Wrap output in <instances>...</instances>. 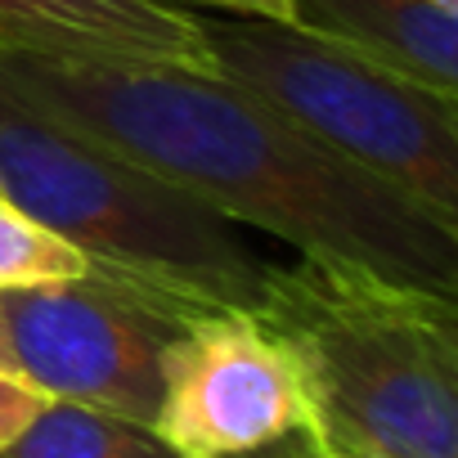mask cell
Returning a JSON list of instances; mask_svg holds the SVG:
<instances>
[{"instance_id": "8fae6325", "label": "cell", "mask_w": 458, "mask_h": 458, "mask_svg": "<svg viewBox=\"0 0 458 458\" xmlns=\"http://www.w3.org/2000/svg\"><path fill=\"white\" fill-rule=\"evenodd\" d=\"M46 404H50L46 391H37L32 382H23L14 373H0V449H5Z\"/></svg>"}, {"instance_id": "9a60e30c", "label": "cell", "mask_w": 458, "mask_h": 458, "mask_svg": "<svg viewBox=\"0 0 458 458\" xmlns=\"http://www.w3.org/2000/svg\"><path fill=\"white\" fill-rule=\"evenodd\" d=\"M319 458H377V454H342V449H319Z\"/></svg>"}, {"instance_id": "6da1fadb", "label": "cell", "mask_w": 458, "mask_h": 458, "mask_svg": "<svg viewBox=\"0 0 458 458\" xmlns=\"http://www.w3.org/2000/svg\"><path fill=\"white\" fill-rule=\"evenodd\" d=\"M0 90L225 220L458 297L454 220L220 72L0 50Z\"/></svg>"}, {"instance_id": "52a82bcc", "label": "cell", "mask_w": 458, "mask_h": 458, "mask_svg": "<svg viewBox=\"0 0 458 458\" xmlns=\"http://www.w3.org/2000/svg\"><path fill=\"white\" fill-rule=\"evenodd\" d=\"M0 50L216 72L198 14L171 0H0Z\"/></svg>"}, {"instance_id": "30bf717a", "label": "cell", "mask_w": 458, "mask_h": 458, "mask_svg": "<svg viewBox=\"0 0 458 458\" xmlns=\"http://www.w3.org/2000/svg\"><path fill=\"white\" fill-rule=\"evenodd\" d=\"M90 261L0 193V288L86 279Z\"/></svg>"}, {"instance_id": "5bb4252c", "label": "cell", "mask_w": 458, "mask_h": 458, "mask_svg": "<svg viewBox=\"0 0 458 458\" xmlns=\"http://www.w3.org/2000/svg\"><path fill=\"white\" fill-rule=\"evenodd\" d=\"M5 293V288H0ZM0 373H14V360H10V337H5V297H0ZM19 377V373H14Z\"/></svg>"}, {"instance_id": "2e32d148", "label": "cell", "mask_w": 458, "mask_h": 458, "mask_svg": "<svg viewBox=\"0 0 458 458\" xmlns=\"http://www.w3.org/2000/svg\"><path fill=\"white\" fill-rule=\"evenodd\" d=\"M427 5H436V10H445V14H458V0H427Z\"/></svg>"}, {"instance_id": "8992f818", "label": "cell", "mask_w": 458, "mask_h": 458, "mask_svg": "<svg viewBox=\"0 0 458 458\" xmlns=\"http://www.w3.org/2000/svg\"><path fill=\"white\" fill-rule=\"evenodd\" d=\"M175 458H225L310 427V395L293 346L257 310H207L162 351L153 422Z\"/></svg>"}, {"instance_id": "7c38bea8", "label": "cell", "mask_w": 458, "mask_h": 458, "mask_svg": "<svg viewBox=\"0 0 458 458\" xmlns=\"http://www.w3.org/2000/svg\"><path fill=\"white\" fill-rule=\"evenodd\" d=\"M171 5H207L216 14H243V19H279V23H301L293 0H171Z\"/></svg>"}, {"instance_id": "277c9868", "label": "cell", "mask_w": 458, "mask_h": 458, "mask_svg": "<svg viewBox=\"0 0 458 458\" xmlns=\"http://www.w3.org/2000/svg\"><path fill=\"white\" fill-rule=\"evenodd\" d=\"M216 72L458 225V95L306 23L198 14Z\"/></svg>"}, {"instance_id": "3957f363", "label": "cell", "mask_w": 458, "mask_h": 458, "mask_svg": "<svg viewBox=\"0 0 458 458\" xmlns=\"http://www.w3.org/2000/svg\"><path fill=\"white\" fill-rule=\"evenodd\" d=\"M0 193L72 243L95 279L144 293L189 319L261 306L270 261H261L225 216L104 144L14 104L5 90Z\"/></svg>"}, {"instance_id": "ba28073f", "label": "cell", "mask_w": 458, "mask_h": 458, "mask_svg": "<svg viewBox=\"0 0 458 458\" xmlns=\"http://www.w3.org/2000/svg\"><path fill=\"white\" fill-rule=\"evenodd\" d=\"M315 32L342 37L391 68L458 95V14L427 0H293Z\"/></svg>"}, {"instance_id": "5b68a950", "label": "cell", "mask_w": 458, "mask_h": 458, "mask_svg": "<svg viewBox=\"0 0 458 458\" xmlns=\"http://www.w3.org/2000/svg\"><path fill=\"white\" fill-rule=\"evenodd\" d=\"M5 337L23 382L50 400L153 422L162 351L189 315L108 279L5 288Z\"/></svg>"}, {"instance_id": "9c48e42d", "label": "cell", "mask_w": 458, "mask_h": 458, "mask_svg": "<svg viewBox=\"0 0 458 458\" xmlns=\"http://www.w3.org/2000/svg\"><path fill=\"white\" fill-rule=\"evenodd\" d=\"M0 458H175L148 422L50 400Z\"/></svg>"}, {"instance_id": "4fadbf2b", "label": "cell", "mask_w": 458, "mask_h": 458, "mask_svg": "<svg viewBox=\"0 0 458 458\" xmlns=\"http://www.w3.org/2000/svg\"><path fill=\"white\" fill-rule=\"evenodd\" d=\"M225 458H319V440L310 436V427L301 431H288L261 449H248V454H225Z\"/></svg>"}, {"instance_id": "7a4b0ae2", "label": "cell", "mask_w": 458, "mask_h": 458, "mask_svg": "<svg viewBox=\"0 0 458 458\" xmlns=\"http://www.w3.org/2000/svg\"><path fill=\"white\" fill-rule=\"evenodd\" d=\"M257 315L301 364L319 449L458 458V297L297 252L270 261Z\"/></svg>"}]
</instances>
